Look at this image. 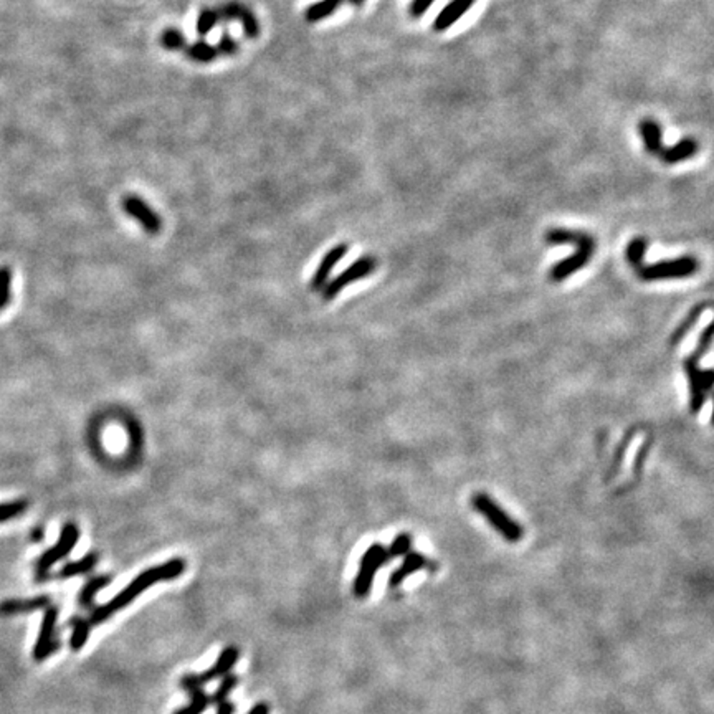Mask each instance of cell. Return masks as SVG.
<instances>
[{"instance_id": "6da1fadb", "label": "cell", "mask_w": 714, "mask_h": 714, "mask_svg": "<svg viewBox=\"0 0 714 714\" xmlns=\"http://www.w3.org/2000/svg\"><path fill=\"white\" fill-rule=\"evenodd\" d=\"M184 571H186V561L181 557H174L170 559V561L161 564V566L149 567V569L141 572L135 580L129 582V586L124 587L118 595L112 597L110 602L96 605V607L91 608L90 619H88L91 627L104 624V622L111 619L115 613L126 608L132 600H136L137 597L143 594L144 591H148L149 587H152L154 584L162 582V580H174L181 577Z\"/></svg>"}, {"instance_id": "7a4b0ae2", "label": "cell", "mask_w": 714, "mask_h": 714, "mask_svg": "<svg viewBox=\"0 0 714 714\" xmlns=\"http://www.w3.org/2000/svg\"><path fill=\"white\" fill-rule=\"evenodd\" d=\"M471 506L475 511H478L484 519L490 523L495 531L503 536L508 542H519L524 536V529L517 521L504 511L503 508L496 503L491 496L486 493H476L471 496Z\"/></svg>"}, {"instance_id": "3957f363", "label": "cell", "mask_w": 714, "mask_h": 714, "mask_svg": "<svg viewBox=\"0 0 714 714\" xmlns=\"http://www.w3.org/2000/svg\"><path fill=\"white\" fill-rule=\"evenodd\" d=\"M78 539H79L78 526L75 523L63 524V528H61L60 539H58L57 544L53 546V548H50L48 551H45V553L40 555L39 561H37V569H35L37 582L45 584L50 577H52V575H50V569H52L57 562H60L61 559H65L66 555L72 554V551L75 549V546H77Z\"/></svg>"}, {"instance_id": "277c9868", "label": "cell", "mask_w": 714, "mask_h": 714, "mask_svg": "<svg viewBox=\"0 0 714 714\" xmlns=\"http://www.w3.org/2000/svg\"><path fill=\"white\" fill-rule=\"evenodd\" d=\"M389 561L390 559L389 554H387V549L382 544H379V542H375V544L366 549L361 564H359V572L356 579H354V595L357 599H364V597L369 595L379 569L386 566Z\"/></svg>"}, {"instance_id": "5b68a950", "label": "cell", "mask_w": 714, "mask_h": 714, "mask_svg": "<svg viewBox=\"0 0 714 714\" xmlns=\"http://www.w3.org/2000/svg\"><path fill=\"white\" fill-rule=\"evenodd\" d=\"M698 271V260L693 257H680L671 260H662L651 265H642L638 275L645 281H662V279H682Z\"/></svg>"}, {"instance_id": "8992f818", "label": "cell", "mask_w": 714, "mask_h": 714, "mask_svg": "<svg viewBox=\"0 0 714 714\" xmlns=\"http://www.w3.org/2000/svg\"><path fill=\"white\" fill-rule=\"evenodd\" d=\"M238 658H240V650L235 645H228L220 651L219 658H217L215 665L208 668L204 673H187L181 678V688L184 691L190 693L192 690H197V688H204V684L214 682L217 678H224L225 675L232 673V668L237 665Z\"/></svg>"}, {"instance_id": "52a82bcc", "label": "cell", "mask_w": 714, "mask_h": 714, "mask_svg": "<svg viewBox=\"0 0 714 714\" xmlns=\"http://www.w3.org/2000/svg\"><path fill=\"white\" fill-rule=\"evenodd\" d=\"M375 266H377V260L374 257H361L357 258L356 261H353L344 271H341L337 277H334L326 283L323 291V298L326 301H331V299L336 298L337 295L344 290L346 286L353 285V283L359 281V279L369 277L375 271Z\"/></svg>"}, {"instance_id": "ba28073f", "label": "cell", "mask_w": 714, "mask_h": 714, "mask_svg": "<svg viewBox=\"0 0 714 714\" xmlns=\"http://www.w3.org/2000/svg\"><path fill=\"white\" fill-rule=\"evenodd\" d=\"M57 622H58V608L50 607L45 608L43 619L37 637L35 646H33V658L37 662H43L48 657H52L55 651L60 648V642L57 638Z\"/></svg>"}, {"instance_id": "9c48e42d", "label": "cell", "mask_w": 714, "mask_h": 714, "mask_svg": "<svg viewBox=\"0 0 714 714\" xmlns=\"http://www.w3.org/2000/svg\"><path fill=\"white\" fill-rule=\"evenodd\" d=\"M123 208L129 217L137 220L141 227L149 233H159L162 228V219L154 208L144 202L139 195L129 194L123 199Z\"/></svg>"}, {"instance_id": "30bf717a", "label": "cell", "mask_w": 714, "mask_h": 714, "mask_svg": "<svg viewBox=\"0 0 714 714\" xmlns=\"http://www.w3.org/2000/svg\"><path fill=\"white\" fill-rule=\"evenodd\" d=\"M594 250H595V240L577 246V250H575L574 255H571V257L564 258V260L555 263V265L549 271V278L553 279V281L559 283V281H564L566 278L572 277L574 273H577V271L582 270L584 266L588 263V260H591L592 255H594Z\"/></svg>"}, {"instance_id": "8fae6325", "label": "cell", "mask_w": 714, "mask_h": 714, "mask_svg": "<svg viewBox=\"0 0 714 714\" xmlns=\"http://www.w3.org/2000/svg\"><path fill=\"white\" fill-rule=\"evenodd\" d=\"M683 369L690 381V408L693 413H698L706 402V387L703 381V370L700 367V357L695 353L683 361Z\"/></svg>"}, {"instance_id": "7c38bea8", "label": "cell", "mask_w": 714, "mask_h": 714, "mask_svg": "<svg viewBox=\"0 0 714 714\" xmlns=\"http://www.w3.org/2000/svg\"><path fill=\"white\" fill-rule=\"evenodd\" d=\"M219 19L224 20V22H232V20H240L241 25H244V32L248 39H257L260 35V23H258L257 17L253 15V12L250 8H246L244 3L238 2H228L225 3L224 7H220L219 10Z\"/></svg>"}, {"instance_id": "4fadbf2b", "label": "cell", "mask_w": 714, "mask_h": 714, "mask_svg": "<svg viewBox=\"0 0 714 714\" xmlns=\"http://www.w3.org/2000/svg\"><path fill=\"white\" fill-rule=\"evenodd\" d=\"M349 246L346 244H339L336 246H333L331 250H328L326 252V255L323 257V260L319 261V265H317V268L315 271V275H313L311 278V288L315 291H321L324 288L326 283L329 281V277H331V271L334 270V266L339 263L342 258L346 257V253H348Z\"/></svg>"}, {"instance_id": "5bb4252c", "label": "cell", "mask_w": 714, "mask_h": 714, "mask_svg": "<svg viewBox=\"0 0 714 714\" xmlns=\"http://www.w3.org/2000/svg\"><path fill=\"white\" fill-rule=\"evenodd\" d=\"M52 600L48 595H37L32 599H7L0 602V617L23 615V613H33L45 611L50 607Z\"/></svg>"}, {"instance_id": "9a60e30c", "label": "cell", "mask_w": 714, "mask_h": 714, "mask_svg": "<svg viewBox=\"0 0 714 714\" xmlns=\"http://www.w3.org/2000/svg\"><path fill=\"white\" fill-rule=\"evenodd\" d=\"M476 0H452L448 6L442 8L440 14L437 15V19L433 20V30L435 32H445L448 30L452 25H455L458 20L462 19L466 12L473 7Z\"/></svg>"}, {"instance_id": "2e32d148", "label": "cell", "mask_w": 714, "mask_h": 714, "mask_svg": "<svg viewBox=\"0 0 714 714\" xmlns=\"http://www.w3.org/2000/svg\"><path fill=\"white\" fill-rule=\"evenodd\" d=\"M425 566H427V557H425L424 554L417 553V551H410V553L404 555L402 564L390 574L389 587H399L405 579L410 577L412 574H415V572H419L420 569H424Z\"/></svg>"}, {"instance_id": "e0dca14e", "label": "cell", "mask_w": 714, "mask_h": 714, "mask_svg": "<svg viewBox=\"0 0 714 714\" xmlns=\"http://www.w3.org/2000/svg\"><path fill=\"white\" fill-rule=\"evenodd\" d=\"M640 136L645 146V151L653 156H660L665 146H663V131L655 119H643L640 123Z\"/></svg>"}, {"instance_id": "ac0fdd59", "label": "cell", "mask_w": 714, "mask_h": 714, "mask_svg": "<svg viewBox=\"0 0 714 714\" xmlns=\"http://www.w3.org/2000/svg\"><path fill=\"white\" fill-rule=\"evenodd\" d=\"M696 152H698V143L691 139V137H684V139L678 141V143L670 146V148L663 149L660 156H662L666 164H678V162L691 159Z\"/></svg>"}, {"instance_id": "d6986e66", "label": "cell", "mask_w": 714, "mask_h": 714, "mask_svg": "<svg viewBox=\"0 0 714 714\" xmlns=\"http://www.w3.org/2000/svg\"><path fill=\"white\" fill-rule=\"evenodd\" d=\"M112 582L111 575H96V577H91L85 586L81 587V591L78 592V604L79 607L85 608V611H91L95 607V599L96 594L103 588H106Z\"/></svg>"}, {"instance_id": "ffe728a7", "label": "cell", "mask_w": 714, "mask_h": 714, "mask_svg": "<svg viewBox=\"0 0 714 714\" xmlns=\"http://www.w3.org/2000/svg\"><path fill=\"white\" fill-rule=\"evenodd\" d=\"M592 238L586 232L579 230H567V228H551L546 233V241L549 245H574L575 248L584 244L592 241Z\"/></svg>"}, {"instance_id": "44dd1931", "label": "cell", "mask_w": 714, "mask_h": 714, "mask_svg": "<svg viewBox=\"0 0 714 714\" xmlns=\"http://www.w3.org/2000/svg\"><path fill=\"white\" fill-rule=\"evenodd\" d=\"M99 562V554L93 551V553H88L85 557H81L79 561L68 562L61 567L60 572H58V579H70L77 577V575H83L91 572L96 567V564Z\"/></svg>"}, {"instance_id": "7402d4cb", "label": "cell", "mask_w": 714, "mask_h": 714, "mask_svg": "<svg viewBox=\"0 0 714 714\" xmlns=\"http://www.w3.org/2000/svg\"><path fill=\"white\" fill-rule=\"evenodd\" d=\"M70 627H72L70 648H72L75 653H78V651L83 650V646L86 645L88 638H90L91 624H90V620L85 619V617H73V619H70Z\"/></svg>"}, {"instance_id": "603a6c76", "label": "cell", "mask_w": 714, "mask_h": 714, "mask_svg": "<svg viewBox=\"0 0 714 714\" xmlns=\"http://www.w3.org/2000/svg\"><path fill=\"white\" fill-rule=\"evenodd\" d=\"M186 55L190 60L199 61V63H210V61H214L219 57V52H217V47H214V45L199 40L186 48Z\"/></svg>"}, {"instance_id": "cb8c5ba5", "label": "cell", "mask_w": 714, "mask_h": 714, "mask_svg": "<svg viewBox=\"0 0 714 714\" xmlns=\"http://www.w3.org/2000/svg\"><path fill=\"white\" fill-rule=\"evenodd\" d=\"M342 2H344V0H321V2L313 3V6L306 10V20L308 22L315 23V22H319V20L328 19V17H331L334 12L339 8Z\"/></svg>"}, {"instance_id": "d4e9b609", "label": "cell", "mask_w": 714, "mask_h": 714, "mask_svg": "<svg viewBox=\"0 0 714 714\" xmlns=\"http://www.w3.org/2000/svg\"><path fill=\"white\" fill-rule=\"evenodd\" d=\"M190 703L187 706L177 709L174 714H204L206 709L210 706V696L204 691V688H197L190 693Z\"/></svg>"}, {"instance_id": "484cf974", "label": "cell", "mask_w": 714, "mask_h": 714, "mask_svg": "<svg viewBox=\"0 0 714 714\" xmlns=\"http://www.w3.org/2000/svg\"><path fill=\"white\" fill-rule=\"evenodd\" d=\"M708 304L709 303H703V304H698L696 308H693V310L690 311V315L684 317L683 323L678 326V329H676V331L673 333V336H671V344L675 346L676 342H680L684 336H686V333H690V329L696 324V321L700 319V316L703 315L704 310H706Z\"/></svg>"}, {"instance_id": "4316f807", "label": "cell", "mask_w": 714, "mask_h": 714, "mask_svg": "<svg viewBox=\"0 0 714 714\" xmlns=\"http://www.w3.org/2000/svg\"><path fill=\"white\" fill-rule=\"evenodd\" d=\"M646 246H648V241H646L645 237H635L632 241H630L627 246V260L633 268H640L643 265V257H645Z\"/></svg>"}, {"instance_id": "83f0119b", "label": "cell", "mask_w": 714, "mask_h": 714, "mask_svg": "<svg viewBox=\"0 0 714 714\" xmlns=\"http://www.w3.org/2000/svg\"><path fill=\"white\" fill-rule=\"evenodd\" d=\"M238 683H240V678H238L237 675H225L222 683L219 684V688H217L214 695L210 696V704H219L222 703V701L228 700V696H230V693L238 686Z\"/></svg>"}, {"instance_id": "f1b7e54d", "label": "cell", "mask_w": 714, "mask_h": 714, "mask_svg": "<svg viewBox=\"0 0 714 714\" xmlns=\"http://www.w3.org/2000/svg\"><path fill=\"white\" fill-rule=\"evenodd\" d=\"M219 22V12L214 10V8H202L197 17V22H195V30H197L199 35L206 37L208 32L214 30V27Z\"/></svg>"}, {"instance_id": "f546056e", "label": "cell", "mask_w": 714, "mask_h": 714, "mask_svg": "<svg viewBox=\"0 0 714 714\" xmlns=\"http://www.w3.org/2000/svg\"><path fill=\"white\" fill-rule=\"evenodd\" d=\"M161 45L166 50H186L187 40L177 28H167L161 35Z\"/></svg>"}, {"instance_id": "4dcf8cb0", "label": "cell", "mask_w": 714, "mask_h": 714, "mask_svg": "<svg viewBox=\"0 0 714 714\" xmlns=\"http://www.w3.org/2000/svg\"><path fill=\"white\" fill-rule=\"evenodd\" d=\"M412 551V536L407 533L399 534V536L394 537L392 544L387 549V554H389V559L395 557H404L405 554Z\"/></svg>"}, {"instance_id": "1f68e13d", "label": "cell", "mask_w": 714, "mask_h": 714, "mask_svg": "<svg viewBox=\"0 0 714 714\" xmlns=\"http://www.w3.org/2000/svg\"><path fill=\"white\" fill-rule=\"evenodd\" d=\"M27 508L28 503L25 499H17L10 501V503L0 504V523H6V521H10L14 519V517L20 516Z\"/></svg>"}, {"instance_id": "d6a6232c", "label": "cell", "mask_w": 714, "mask_h": 714, "mask_svg": "<svg viewBox=\"0 0 714 714\" xmlns=\"http://www.w3.org/2000/svg\"><path fill=\"white\" fill-rule=\"evenodd\" d=\"M12 271L7 266H0V311L10 301Z\"/></svg>"}, {"instance_id": "836d02e7", "label": "cell", "mask_w": 714, "mask_h": 714, "mask_svg": "<svg viewBox=\"0 0 714 714\" xmlns=\"http://www.w3.org/2000/svg\"><path fill=\"white\" fill-rule=\"evenodd\" d=\"M238 43L235 40L232 39L228 33H224L222 39H220L219 45H217V52H219V55H225V57H233L235 53L238 52Z\"/></svg>"}, {"instance_id": "e575fe53", "label": "cell", "mask_w": 714, "mask_h": 714, "mask_svg": "<svg viewBox=\"0 0 714 714\" xmlns=\"http://www.w3.org/2000/svg\"><path fill=\"white\" fill-rule=\"evenodd\" d=\"M713 344V324H708L706 328H704V331L701 333L700 339H698V348H696L695 354L698 357L704 356V354L708 353L709 348H711Z\"/></svg>"}, {"instance_id": "d590c367", "label": "cell", "mask_w": 714, "mask_h": 714, "mask_svg": "<svg viewBox=\"0 0 714 714\" xmlns=\"http://www.w3.org/2000/svg\"><path fill=\"white\" fill-rule=\"evenodd\" d=\"M433 2H435V0H413L410 6V14L415 17V19H419V17L424 15L425 12L433 6Z\"/></svg>"}, {"instance_id": "8d00e7d4", "label": "cell", "mask_w": 714, "mask_h": 714, "mask_svg": "<svg viewBox=\"0 0 714 714\" xmlns=\"http://www.w3.org/2000/svg\"><path fill=\"white\" fill-rule=\"evenodd\" d=\"M235 713V704L232 701L225 700L222 703L217 704V714H233Z\"/></svg>"}, {"instance_id": "74e56055", "label": "cell", "mask_w": 714, "mask_h": 714, "mask_svg": "<svg viewBox=\"0 0 714 714\" xmlns=\"http://www.w3.org/2000/svg\"><path fill=\"white\" fill-rule=\"evenodd\" d=\"M246 714H270V706L266 703H257Z\"/></svg>"}, {"instance_id": "f35d334b", "label": "cell", "mask_w": 714, "mask_h": 714, "mask_svg": "<svg viewBox=\"0 0 714 714\" xmlns=\"http://www.w3.org/2000/svg\"><path fill=\"white\" fill-rule=\"evenodd\" d=\"M41 537H43V529L41 528H35V531L32 533V539L35 542H39Z\"/></svg>"}, {"instance_id": "ab89813d", "label": "cell", "mask_w": 714, "mask_h": 714, "mask_svg": "<svg viewBox=\"0 0 714 714\" xmlns=\"http://www.w3.org/2000/svg\"><path fill=\"white\" fill-rule=\"evenodd\" d=\"M349 2L353 3V6H362V3H364V0H349Z\"/></svg>"}]
</instances>
